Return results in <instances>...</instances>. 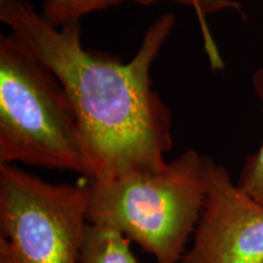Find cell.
<instances>
[{"instance_id":"obj_1","label":"cell","mask_w":263,"mask_h":263,"mask_svg":"<svg viewBox=\"0 0 263 263\" xmlns=\"http://www.w3.org/2000/svg\"><path fill=\"white\" fill-rule=\"evenodd\" d=\"M0 20L52 71L70 97L90 182L162 172L173 147L172 114L153 88L151 67L176 17L163 14L130 61L82 44L81 21L55 27L27 0H0Z\"/></svg>"},{"instance_id":"obj_2","label":"cell","mask_w":263,"mask_h":263,"mask_svg":"<svg viewBox=\"0 0 263 263\" xmlns=\"http://www.w3.org/2000/svg\"><path fill=\"white\" fill-rule=\"evenodd\" d=\"M88 177L83 137L59 78L16 35H0V163Z\"/></svg>"},{"instance_id":"obj_7","label":"cell","mask_w":263,"mask_h":263,"mask_svg":"<svg viewBox=\"0 0 263 263\" xmlns=\"http://www.w3.org/2000/svg\"><path fill=\"white\" fill-rule=\"evenodd\" d=\"M80 263H138L129 240L118 230L88 223L82 242Z\"/></svg>"},{"instance_id":"obj_8","label":"cell","mask_w":263,"mask_h":263,"mask_svg":"<svg viewBox=\"0 0 263 263\" xmlns=\"http://www.w3.org/2000/svg\"><path fill=\"white\" fill-rule=\"evenodd\" d=\"M252 87L261 103L263 114V67L258 68L252 76ZM236 184L263 206V141L258 150L246 159Z\"/></svg>"},{"instance_id":"obj_4","label":"cell","mask_w":263,"mask_h":263,"mask_svg":"<svg viewBox=\"0 0 263 263\" xmlns=\"http://www.w3.org/2000/svg\"><path fill=\"white\" fill-rule=\"evenodd\" d=\"M90 184H55L0 163V263H80Z\"/></svg>"},{"instance_id":"obj_6","label":"cell","mask_w":263,"mask_h":263,"mask_svg":"<svg viewBox=\"0 0 263 263\" xmlns=\"http://www.w3.org/2000/svg\"><path fill=\"white\" fill-rule=\"evenodd\" d=\"M124 2L149 6L162 2V0H43L42 15L49 24L55 27H61L70 22L81 21L83 16L90 14V12L112 8V6ZM167 2L190 6L195 10L196 15L199 16L200 22H201L203 43H205V49L209 54L211 66L213 68L222 67L221 57L217 52L215 43L206 27L205 16L226 9L239 10L240 6L238 3L235 0H167Z\"/></svg>"},{"instance_id":"obj_3","label":"cell","mask_w":263,"mask_h":263,"mask_svg":"<svg viewBox=\"0 0 263 263\" xmlns=\"http://www.w3.org/2000/svg\"><path fill=\"white\" fill-rule=\"evenodd\" d=\"M209 161L186 149L162 172L90 182L88 222L118 230L156 263H180L206 202Z\"/></svg>"},{"instance_id":"obj_5","label":"cell","mask_w":263,"mask_h":263,"mask_svg":"<svg viewBox=\"0 0 263 263\" xmlns=\"http://www.w3.org/2000/svg\"><path fill=\"white\" fill-rule=\"evenodd\" d=\"M180 263H263V206L212 159L205 206Z\"/></svg>"}]
</instances>
